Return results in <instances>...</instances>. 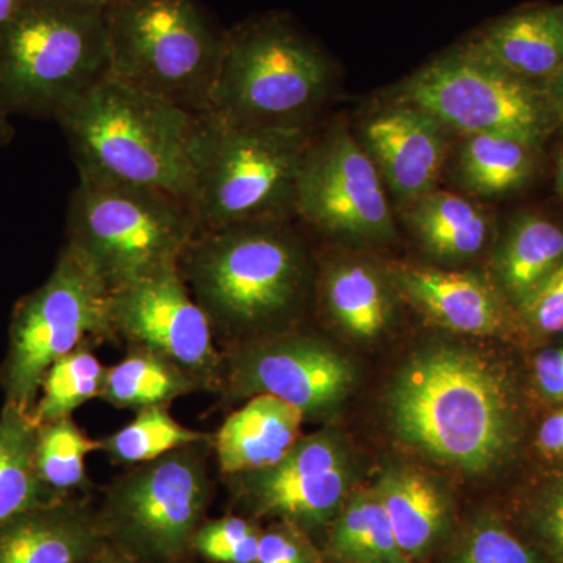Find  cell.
Returning a JSON list of instances; mask_svg holds the SVG:
<instances>
[{
    "label": "cell",
    "mask_w": 563,
    "mask_h": 563,
    "mask_svg": "<svg viewBox=\"0 0 563 563\" xmlns=\"http://www.w3.org/2000/svg\"><path fill=\"white\" fill-rule=\"evenodd\" d=\"M563 263V229L539 213H521L507 225L493 257L496 285L515 309Z\"/></svg>",
    "instance_id": "cell-23"
},
{
    "label": "cell",
    "mask_w": 563,
    "mask_h": 563,
    "mask_svg": "<svg viewBox=\"0 0 563 563\" xmlns=\"http://www.w3.org/2000/svg\"><path fill=\"white\" fill-rule=\"evenodd\" d=\"M446 563H542L501 518L483 514L470 521L453 544Z\"/></svg>",
    "instance_id": "cell-32"
},
{
    "label": "cell",
    "mask_w": 563,
    "mask_h": 563,
    "mask_svg": "<svg viewBox=\"0 0 563 563\" xmlns=\"http://www.w3.org/2000/svg\"><path fill=\"white\" fill-rule=\"evenodd\" d=\"M213 439L129 466L96 507L107 543L141 563H190L213 501Z\"/></svg>",
    "instance_id": "cell-9"
},
{
    "label": "cell",
    "mask_w": 563,
    "mask_h": 563,
    "mask_svg": "<svg viewBox=\"0 0 563 563\" xmlns=\"http://www.w3.org/2000/svg\"><path fill=\"white\" fill-rule=\"evenodd\" d=\"M321 551L324 563H410L396 542L376 487L347 496Z\"/></svg>",
    "instance_id": "cell-27"
},
{
    "label": "cell",
    "mask_w": 563,
    "mask_h": 563,
    "mask_svg": "<svg viewBox=\"0 0 563 563\" xmlns=\"http://www.w3.org/2000/svg\"><path fill=\"white\" fill-rule=\"evenodd\" d=\"M110 66L106 5L29 0L0 27V109L57 120Z\"/></svg>",
    "instance_id": "cell-4"
},
{
    "label": "cell",
    "mask_w": 563,
    "mask_h": 563,
    "mask_svg": "<svg viewBox=\"0 0 563 563\" xmlns=\"http://www.w3.org/2000/svg\"><path fill=\"white\" fill-rule=\"evenodd\" d=\"M91 350L81 346L52 363L41 380L38 399L32 410L36 424L73 417L85 402L101 398L109 368Z\"/></svg>",
    "instance_id": "cell-30"
},
{
    "label": "cell",
    "mask_w": 563,
    "mask_h": 563,
    "mask_svg": "<svg viewBox=\"0 0 563 563\" xmlns=\"http://www.w3.org/2000/svg\"><path fill=\"white\" fill-rule=\"evenodd\" d=\"M387 413L404 444L466 473L498 468L517 443L512 377L472 347L435 344L412 355L393 380Z\"/></svg>",
    "instance_id": "cell-1"
},
{
    "label": "cell",
    "mask_w": 563,
    "mask_h": 563,
    "mask_svg": "<svg viewBox=\"0 0 563 563\" xmlns=\"http://www.w3.org/2000/svg\"><path fill=\"white\" fill-rule=\"evenodd\" d=\"M107 25L111 77L192 114L209 111L224 35L198 0H114Z\"/></svg>",
    "instance_id": "cell-8"
},
{
    "label": "cell",
    "mask_w": 563,
    "mask_h": 563,
    "mask_svg": "<svg viewBox=\"0 0 563 563\" xmlns=\"http://www.w3.org/2000/svg\"><path fill=\"white\" fill-rule=\"evenodd\" d=\"M257 563H324L313 537L298 526L274 520L262 529Z\"/></svg>",
    "instance_id": "cell-34"
},
{
    "label": "cell",
    "mask_w": 563,
    "mask_h": 563,
    "mask_svg": "<svg viewBox=\"0 0 563 563\" xmlns=\"http://www.w3.org/2000/svg\"><path fill=\"white\" fill-rule=\"evenodd\" d=\"M84 563H141L135 561V559L129 558L128 554L121 553L117 548L111 547V544L107 543L106 548H102L98 554L92 555V558L88 559Z\"/></svg>",
    "instance_id": "cell-40"
},
{
    "label": "cell",
    "mask_w": 563,
    "mask_h": 563,
    "mask_svg": "<svg viewBox=\"0 0 563 563\" xmlns=\"http://www.w3.org/2000/svg\"><path fill=\"white\" fill-rule=\"evenodd\" d=\"M110 317L117 340L169 358L202 390H221L224 358L179 268L111 292Z\"/></svg>",
    "instance_id": "cell-15"
},
{
    "label": "cell",
    "mask_w": 563,
    "mask_h": 563,
    "mask_svg": "<svg viewBox=\"0 0 563 563\" xmlns=\"http://www.w3.org/2000/svg\"><path fill=\"white\" fill-rule=\"evenodd\" d=\"M96 451H101V440L88 437L73 417L38 424L36 470L47 490L62 501L90 493L85 459Z\"/></svg>",
    "instance_id": "cell-29"
},
{
    "label": "cell",
    "mask_w": 563,
    "mask_h": 563,
    "mask_svg": "<svg viewBox=\"0 0 563 563\" xmlns=\"http://www.w3.org/2000/svg\"><path fill=\"white\" fill-rule=\"evenodd\" d=\"M470 44L507 73L543 88L563 65V5L515 11L485 25Z\"/></svg>",
    "instance_id": "cell-20"
},
{
    "label": "cell",
    "mask_w": 563,
    "mask_h": 563,
    "mask_svg": "<svg viewBox=\"0 0 563 563\" xmlns=\"http://www.w3.org/2000/svg\"><path fill=\"white\" fill-rule=\"evenodd\" d=\"M262 529L252 517L207 518L192 539V555L207 563H257Z\"/></svg>",
    "instance_id": "cell-33"
},
{
    "label": "cell",
    "mask_w": 563,
    "mask_h": 563,
    "mask_svg": "<svg viewBox=\"0 0 563 563\" xmlns=\"http://www.w3.org/2000/svg\"><path fill=\"white\" fill-rule=\"evenodd\" d=\"M354 135L399 206L435 190L451 133L428 111L390 96L366 111Z\"/></svg>",
    "instance_id": "cell-16"
},
{
    "label": "cell",
    "mask_w": 563,
    "mask_h": 563,
    "mask_svg": "<svg viewBox=\"0 0 563 563\" xmlns=\"http://www.w3.org/2000/svg\"><path fill=\"white\" fill-rule=\"evenodd\" d=\"M533 528L548 554L563 563V483L548 493L537 507Z\"/></svg>",
    "instance_id": "cell-36"
},
{
    "label": "cell",
    "mask_w": 563,
    "mask_h": 563,
    "mask_svg": "<svg viewBox=\"0 0 563 563\" xmlns=\"http://www.w3.org/2000/svg\"><path fill=\"white\" fill-rule=\"evenodd\" d=\"M325 313L362 342L383 335L393 317L390 277L366 261L333 262L321 279Z\"/></svg>",
    "instance_id": "cell-24"
},
{
    "label": "cell",
    "mask_w": 563,
    "mask_h": 563,
    "mask_svg": "<svg viewBox=\"0 0 563 563\" xmlns=\"http://www.w3.org/2000/svg\"><path fill=\"white\" fill-rule=\"evenodd\" d=\"M396 542L410 563L424 561L453 526L446 493L413 470H388L376 485Z\"/></svg>",
    "instance_id": "cell-21"
},
{
    "label": "cell",
    "mask_w": 563,
    "mask_h": 563,
    "mask_svg": "<svg viewBox=\"0 0 563 563\" xmlns=\"http://www.w3.org/2000/svg\"><path fill=\"white\" fill-rule=\"evenodd\" d=\"M225 401L269 395L303 417L335 409L355 383L354 365L317 336L280 332L233 346L222 354Z\"/></svg>",
    "instance_id": "cell-13"
},
{
    "label": "cell",
    "mask_w": 563,
    "mask_h": 563,
    "mask_svg": "<svg viewBox=\"0 0 563 563\" xmlns=\"http://www.w3.org/2000/svg\"><path fill=\"white\" fill-rule=\"evenodd\" d=\"M225 477L252 518L287 521L312 537L328 532L351 495L350 454L331 431L301 437L269 468Z\"/></svg>",
    "instance_id": "cell-14"
},
{
    "label": "cell",
    "mask_w": 563,
    "mask_h": 563,
    "mask_svg": "<svg viewBox=\"0 0 563 563\" xmlns=\"http://www.w3.org/2000/svg\"><path fill=\"white\" fill-rule=\"evenodd\" d=\"M555 122L563 124V65L542 88Z\"/></svg>",
    "instance_id": "cell-39"
},
{
    "label": "cell",
    "mask_w": 563,
    "mask_h": 563,
    "mask_svg": "<svg viewBox=\"0 0 563 563\" xmlns=\"http://www.w3.org/2000/svg\"><path fill=\"white\" fill-rule=\"evenodd\" d=\"M537 387L547 398L563 399V343L544 350L533 362Z\"/></svg>",
    "instance_id": "cell-37"
},
{
    "label": "cell",
    "mask_w": 563,
    "mask_h": 563,
    "mask_svg": "<svg viewBox=\"0 0 563 563\" xmlns=\"http://www.w3.org/2000/svg\"><path fill=\"white\" fill-rule=\"evenodd\" d=\"M38 424L13 404L0 412V525L18 515L60 503L47 490L36 470ZM66 501V499H65Z\"/></svg>",
    "instance_id": "cell-26"
},
{
    "label": "cell",
    "mask_w": 563,
    "mask_h": 563,
    "mask_svg": "<svg viewBox=\"0 0 563 563\" xmlns=\"http://www.w3.org/2000/svg\"><path fill=\"white\" fill-rule=\"evenodd\" d=\"M537 444L548 457H563V409L544 420Z\"/></svg>",
    "instance_id": "cell-38"
},
{
    "label": "cell",
    "mask_w": 563,
    "mask_h": 563,
    "mask_svg": "<svg viewBox=\"0 0 563 563\" xmlns=\"http://www.w3.org/2000/svg\"><path fill=\"white\" fill-rule=\"evenodd\" d=\"M537 147L498 133L462 136L455 151V184L476 198H501L525 188L537 169Z\"/></svg>",
    "instance_id": "cell-25"
},
{
    "label": "cell",
    "mask_w": 563,
    "mask_h": 563,
    "mask_svg": "<svg viewBox=\"0 0 563 563\" xmlns=\"http://www.w3.org/2000/svg\"><path fill=\"white\" fill-rule=\"evenodd\" d=\"M90 2H96V3H102V5H110L111 2H114V0H90Z\"/></svg>",
    "instance_id": "cell-44"
},
{
    "label": "cell",
    "mask_w": 563,
    "mask_h": 563,
    "mask_svg": "<svg viewBox=\"0 0 563 563\" xmlns=\"http://www.w3.org/2000/svg\"><path fill=\"white\" fill-rule=\"evenodd\" d=\"M517 312L533 331L544 335L563 332V263L518 307Z\"/></svg>",
    "instance_id": "cell-35"
},
{
    "label": "cell",
    "mask_w": 563,
    "mask_h": 563,
    "mask_svg": "<svg viewBox=\"0 0 563 563\" xmlns=\"http://www.w3.org/2000/svg\"><path fill=\"white\" fill-rule=\"evenodd\" d=\"M198 231L195 211L184 199L79 176L66 246L113 292L177 269Z\"/></svg>",
    "instance_id": "cell-6"
},
{
    "label": "cell",
    "mask_w": 563,
    "mask_h": 563,
    "mask_svg": "<svg viewBox=\"0 0 563 563\" xmlns=\"http://www.w3.org/2000/svg\"><path fill=\"white\" fill-rule=\"evenodd\" d=\"M29 0H0V27L13 20Z\"/></svg>",
    "instance_id": "cell-41"
},
{
    "label": "cell",
    "mask_w": 563,
    "mask_h": 563,
    "mask_svg": "<svg viewBox=\"0 0 563 563\" xmlns=\"http://www.w3.org/2000/svg\"><path fill=\"white\" fill-rule=\"evenodd\" d=\"M387 274L395 291L440 328L481 336L514 329L512 303L483 274L407 263H395Z\"/></svg>",
    "instance_id": "cell-17"
},
{
    "label": "cell",
    "mask_w": 563,
    "mask_h": 563,
    "mask_svg": "<svg viewBox=\"0 0 563 563\" xmlns=\"http://www.w3.org/2000/svg\"><path fill=\"white\" fill-rule=\"evenodd\" d=\"M128 355L107 369L101 399L118 409L168 406L181 396L201 391L198 380L157 352L128 346Z\"/></svg>",
    "instance_id": "cell-28"
},
{
    "label": "cell",
    "mask_w": 563,
    "mask_h": 563,
    "mask_svg": "<svg viewBox=\"0 0 563 563\" xmlns=\"http://www.w3.org/2000/svg\"><path fill=\"white\" fill-rule=\"evenodd\" d=\"M313 136V129L235 128L198 114L190 203L199 231L295 217L299 174Z\"/></svg>",
    "instance_id": "cell-5"
},
{
    "label": "cell",
    "mask_w": 563,
    "mask_h": 563,
    "mask_svg": "<svg viewBox=\"0 0 563 563\" xmlns=\"http://www.w3.org/2000/svg\"><path fill=\"white\" fill-rule=\"evenodd\" d=\"M401 209L404 222L422 250L439 261H470L490 240L487 211L457 192L435 188L404 203Z\"/></svg>",
    "instance_id": "cell-22"
},
{
    "label": "cell",
    "mask_w": 563,
    "mask_h": 563,
    "mask_svg": "<svg viewBox=\"0 0 563 563\" xmlns=\"http://www.w3.org/2000/svg\"><path fill=\"white\" fill-rule=\"evenodd\" d=\"M369 155L343 122L314 133L296 190V217L325 235L357 243L391 242L395 217Z\"/></svg>",
    "instance_id": "cell-12"
},
{
    "label": "cell",
    "mask_w": 563,
    "mask_h": 563,
    "mask_svg": "<svg viewBox=\"0 0 563 563\" xmlns=\"http://www.w3.org/2000/svg\"><path fill=\"white\" fill-rule=\"evenodd\" d=\"M111 292L84 262L63 246L54 269L11 313L9 346L0 363L5 404L31 413L52 363L81 346L118 342Z\"/></svg>",
    "instance_id": "cell-10"
},
{
    "label": "cell",
    "mask_w": 563,
    "mask_h": 563,
    "mask_svg": "<svg viewBox=\"0 0 563 563\" xmlns=\"http://www.w3.org/2000/svg\"><path fill=\"white\" fill-rule=\"evenodd\" d=\"M177 268L214 336L235 344L280 333L309 284L307 251L290 220L199 231Z\"/></svg>",
    "instance_id": "cell-2"
},
{
    "label": "cell",
    "mask_w": 563,
    "mask_h": 563,
    "mask_svg": "<svg viewBox=\"0 0 563 563\" xmlns=\"http://www.w3.org/2000/svg\"><path fill=\"white\" fill-rule=\"evenodd\" d=\"M333 88L331 63L287 22L225 33L207 113L235 128L313 129Z\"/></svg>",
    "instance_id": "cell-7"
},
{
    "label": "cell",
    "mask_w": 563,
    "mask_h": 563,
    "mask_svg": "<svg viewBox=\"0 0 563 563\" xmlns=\"http://www.w3.org/2000/svg\"><path fill=\"white\" fill-rule=\"evenodd\" d=\"M450 133H498L540 150L558 125L542 88L507 73L472 44L444 52L393 90Z\"/></svg>",
    "instance_id": "cell-11"
},
{
    "label": "cell",
    "mask_w": 563,
    "mask_h": 563,
    "mask_svg": "<svg viewBox=\"0 0 563 563\" xmlns=\"http://www.w3.org/2000/svg\"><path fill=\"white\" fill-rule=\"evenodd\" d=\"M13 139V129L7 121V113L0 109V144H7Z\"/></svg>",
    "instance_id": "cell-42"
},
{
    "label": "cell",
    "mask_w": 563,
    "mask_h": 563,
    "mask_svg": "<svg viewBox=\"0 0 563 563\" xmlns=\"http://www.w3.org/2000/svg\"><path fill=\"white\" fill-rule=\"evenodd\" d=\"M211 439L210 433L195 431L174 420L168 406H157L140 410L135 420L103 437L101 451L117 465L132 466Z\"/></svg>",
    "instance_id": "cell-31"
},
{
    "label": "cell",
    "mask_w": 563,
    "mask_h": 563,
    "mask_svg": "<svg viewBox=\"0 0 563 563\" xmlns=\"http://www.w3.org/2000/svg\"><path fill=\"white\" fill-rule=\"evenodd\" d=\"M301 410L269 395L254 396L222 422L213 451L222 476L276 465L301 439Z\"/></svg>",
    "instance_id": "cell-19"
},
{
    "label": "cell",
    "mask_w": 563,
    "mask_h": 563,
    "mask_svg": "<svg viewBox=\"0 0 563 563\" xmlns=\"http://www.w3.org/2000/svg\"><path fill=\"white\" fill-rule=\"evenodd\" d=\"M57 122L79 176L152 188L190 203L198 114L109 76Z\"/></svg>",
    "instance_id": "cell-3"
},
{
    "label": "cell",
    "mask_w": 563,
    "mask_h": 563,
    "mask_svg": "<svg viewBox=\"0 0 563 563\" xmlns=\"http://www.w3.org/2000/svg\"><path fill=\"white\" fill-rule=\"evenodd\" d=\"M555 181H558V190L563 198V147L558 158V173H555Z\"/></svg>",
    "instance_id": "cell-43"
},
{
    "label": "cell",
    "mask_w": 563,
    "mask_h": 563,
    "mask_svg": "<svg viewBox=\"0 0 563 563\" xmlns=\"http://www.w3.org/2000/svg\"><path fill=\"white\" fill-rule=\"evenodd\" d=\"M106 547L88 495L36 507L0 525V563H84Z\"/></svg>",
    "instance_id": "cell-18"
}]
</instances>
